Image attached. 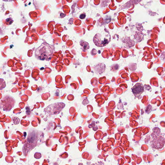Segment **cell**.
<instances>
[{
    "label": "cell",
    "instance_id": "30bf717a",
    "mask_svg": "<svg viewBox=\"0 0 165 165\" xmlns=\"http://www.w3.org/2000/svg\"></svg>",
    "mask_w": 165,
    "mask_h": 165
},
{
    "label": "cell",
    "instance_id": "52a82bcc",
    "mask_svg": "<svg viewBox=\"0 0 165 165\" xmlns=\"http://www.w3.org/2000/svg\"><path fill=\"white\" fill-rule=\"evenodd\" d=\"M6 86L5 81L3 79H0V90H2Z\"/></svg>",
    "mask_w": 165,
    "mask_h": 165
},
{
    "label": "cell",
    "instance_id": "7a4b0ae2",
    "mask_svg": "<svg viewBox=\"0 0 165 165\" xmlns=\"http://www.w3.org/2000/svg\"><path fill=\"white\" fill-rule=\"evenodd\" d=\"M65 106V104L63 103H57L53 104V105H50L47 108L48 110H47L48 112L51 115L57 114Z\"/></svg>",
    "mask_w": 165,
    "mask_h": 165
},
{
    "label": "cell",
    "instance_id": "9c48e42d",
    "mask_svg": "<svg viewBox=\"0 0 165 165\" xmlns=\"http://www.w3.org/2000/svg\"><path fill=\"white\" fill-rule=\"evenodd\" d=\"M86 17V15L84 14H81L80 16V18L81 19H84Z\"/></svg>",
    "mask_w": 165,
    "mask_h": 165
},
{
    "label": "cell",
    "instance_id": "3957f363",
    "mask_svg": "<svg viewBox=\"0 0 165 165\" xmlns=\"http://www.w3.org/2000/svg\"><path fill=\"white\" fill-rule=\"evenodd\" d=\"M2 101V105L4 111H10L15 105V101L11 97H5Z\"/></svg>",
    "mask_w": 165,
    "mask_h": 165
},
{
    "label": "cell",
    "instance_id": "6da1fadb",
    "mask_svg": "<svg viewBox=\"0 0 165 165\" xmlns=\"http://www.w3.org/2000/svg\"><path fill=\"white\" fill-rule=\"evenodd\" d=\"M54 50V46L44 42L36 50V55L40 60L48 61L51 59Z\"/></svg>",
    "mask_w": 165,
    "mask_h": 165
},
{
    "label": "cell",
    "instance_id": "5b68a950",
    "mask_svg": "<svg viewBox=\"0 0 165 165\" xmlns=\"http://www.w3.org/2000/svg\"><path fill=\"white\" fill-rule=\"evenodd\" d=\"M144 91L143 86L141 84H137L134 86L132 89L133 93L135 95L141 94Z\"/></svg>",
    "mask_w": 165,
    "mask_h": 165
},
{
    "label": "cell",
    "instance_id": "ba28073f",
    "mask_svg": "<svg viewBox=\"0 0 165 165\" xmlns=\"http://www.w3.org/2000/svg\"><path fill=\"white\" fill-rule=\"evenodd\" d=\"M13 122L14 124H19L20 122V120L17 117H15L13 118Z\"/></svg>",
    "mask_w": 165,
    "mask_h": 165
},
{
    "label": "cell",
    "instance_id": "8992f818",
    "mask_svg": "<svg viewBox=\"0 0 165 165\" xmlns=\"http://www.w3.org/2000/svg\"><path fill=\"white\" fill-rule=\"evenodd\" d=\"M80 45L81 47V49L84 52H85L89 48V45L87 42L85 41H81L80 42Z\"/></svg>",
    "mask_w": 165,
    "mask_h": 165
},
{
    "label": "cell",
    "instance_id": "277c9868",
    "mask_svg": "<svg viewBox=\"0 0 165 165\" xmlns=\"http://www.w3.org/2000/svg\"><path fill=\"white\" fill-rule=\"evenodd\" d=\"M165 144V140L163 138H160L153 140L152 141V147L155 149H161L163 147Z\"/></svg>",
    "mask_w": 165,
    "mask_h": 165
}]
</instances>
